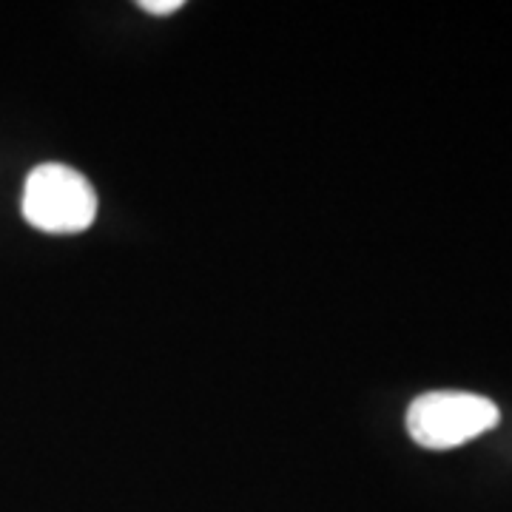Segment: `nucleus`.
I'll list each match as a JSON object with an SVG mask.
<instances>
[{
	"label": "nucleus",
	"instance_id": "obj_1",
	"mask_svg": "<svg viewBox=\"0 0 512 512\" xmlns=\"http://www.w3.org/2000/svg\"><path fill=\"white\" fill-rule=\"evenodd\" d=\"M23 217L46 234H80L97 217V194L69 165H37L23 185Z\"/></svg>",
	"mask_w": 512,
	"mask_h": 512
},
{
	"label": "nucleus",
	"instance_id": "obj_2",
	"mask_svg": "<svg viewBox=\"0 0 512 512\" xmlns=\"http://www.w3.org/2000/svg\"><path fill=\"white\" fill-rule=\"evenodd\" d=\"M498 419V407L484 396L436 390L407 407V433L424 450H453L490 433Z\"/></svg>",
	"mask_w": 512,
	"mask_h": 512
},
{
	"label": "nucleus",
	"instance_id": "obj_3",
	"mask_svg": "<svg viewBox=\"0 0 512 512\" xmlns=\"http://www.w3.org/2000/svg\"><path fill=\"white\" fill-rule=\"evenodd\" d=\"M140 9L148 12V15L163 18V15H174V12H180V9H183V0H140Z\"/></svg>",
	"mask_w": 512,
	"mask_h": 512
}]
</instances>
